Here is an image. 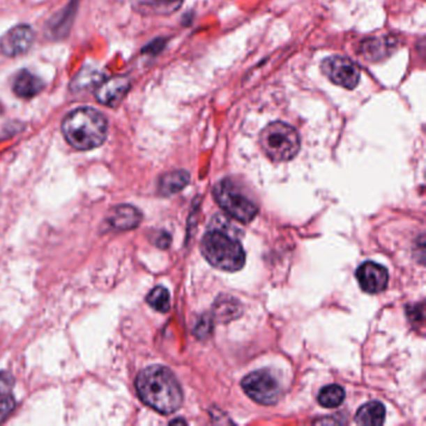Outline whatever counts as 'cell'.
I'll return each instance as SVG.
<instances>
[{
  "instance_id": "2e32d148",
  "label": "cell",
  "mask_w": 426,
  "mask_h": 426,
  "mask_svg": "<svg viewBox=\"0 0 426 426\" xmlns=\"http://www.w3.org/2000/svg\"><path fill=\"white\" fill-rule=\"evenodd\" d=\"M104 80V74L102 70L96 69L93 66L83 68L80 72L73 79L70 89L74 93L79 91H91L93 88H98Z\"/></svg>"
},
{
  "instance_id": "ac0fdd59",
  "label": "cell",
  "mask_w": 426,
  "mask_h": 426,
  "mask_svg": "<svg viewBox=\"0 0 426 426\" xmlns=\"http://www.w3.org/2000/svg\"><path fill=\"white\" fill-rule=\"evenodd\" d=\"M190 181L189 173L185 170H175L168 174L162 175L159 183V192L162 195H173L183 190Z\"/></svg>"
},
{
  "instance_id": "cb8c5ba5",
  "label": "cell",
  "mask_w": 426,
  "mask_h": 426,
  "mask_svg": "<svg viewBox=\"0 0 426 426\" xmlns=\"http://www.w3.org/2000/svg\"><path fill=\"white\" fill-rule=\"evenodd\" d=\"M186 424L185 421L184 420H174V421H172V423H170V424Z\"/></svg>"
},
{
  "instance_id": "4fadbf2b",
  "label": "cell",
  "mask_w": 426,
  "mask_h": 426,
  "mask_svg": "<svg viewBox=\"0 0 426 426\" xmlns=\"http://www.w3.org/2000/svg\"><path fill=\"white\" fill-rule=\"evenodd\" d=\"M14 93L23 99H31L38 96L44 89V83L40 78L28 70H22L17 75L13 84Z\"/></svg>"
},
{
  "instance_id": "8992f818",
  "label": "cell",
  "mask_w": 426,
  "mask_h": 426,
  "mask_svg": "<svg viewBox=\"0 0 426 426\" xmlns=\"http://www.w3.org/2000/svg\"><path fill=\"white\" fill-rule=\"evenodd\" d=\"M241 388L252 400L261 405H274L282 395V386L271 370H257L246 375Z\"/></svg>"
},
{
  "instance_id": "e0dca14e",
  "label": "cell",
  "mask_w": 426,
  "mask_h": 426,
  "mask_svg": "<svg viewBox=\"0 0 426 426\" xmlns=\"http://www.w3.org/2000/svg\"><path fill=\"white\" fill-rule=\"evenodd\" d=\"M213 312H214V317L219 321L225 323V321H230L233 319L239 318L243 309H241V304L239 301H236L229 295H222L218 301H215Z\"/></svg>"
},
{
  "instance_id": "ba28073f",
  "label": "cell",
  "mask_w": 426,
  "mask_h": 426,
  "mask_svg": "<svg viewBox=\"0 0 426 426\" xmlns=\"http://www.w3.org/2000/svg\"><path fill=\"white\" fill-rule=\"evenodd\" d=\"M360 288L367 294H379L383 293L388 282L389 274L384 266L376 264L374 261H365L359 266L355 273Z\"/></svg>"
},
{
  "instance_id": "9a60e30c",
  "label": "cell",
  "mask_w": 426,
  "mask_h": 426,
  "mask_svg": "<svg viewBox=\"0 0 426 426\" xmlns=\"http://www.w3.org/2000/svg\"><path fill=\"white\" fill-rule=\"evenodd\" d=\"M385 406L380 402H366L355 415V423L359 425L380 426L384 424Z\"/></svg>"
},
{
  "instance_id": "5b68a950",
  "label": "cell",
  "mask_w": 426,
  "mask_h": 426,
  "mask_svg": "<svg viewBox=\"0 0 426 426\" xmlns=\"http://www.w3.org/2000/svg\"><path fill=\"white\" fill-rule=\"evenodd\" d=\"M213 194L222 211L238 222L248 224L258 214V205L250 197L246 195V192L241 186L236 184V181L222 179L214 186Z\"/></svg>"
},
{
  "instance_id": "603a6c76",
  "label": "cell",
  "mask_w": 426,
  "mask_h": 426,
  "mask_svg": "<svg viewBox=\"0 0 426 426\" xmlns=\"http://www.w3.org/2000/svg\"><path fill=\"white\" fill-rule=\"evenodd\" d=\"M170 243H172V238H170V235L168 233H165V231H162L159 236L156 238L155 244L158 248H162V249H167L170 245Z\"/></svg>"
},
{
  "instance_id": "d6986e66",
  "label": "cell",
  "mask_w": 426,
  "mask_h": 426,
  "mask_svg": "<svg viewBox=\"0 0 426 426\" xmlns=\"http://www.w3.org/2000/svg\"><path fill=\"white\" fill-rule=\"evenodd\" d=\"M345 399V391L339 385H329L321 389L318 395V402L324 408H337Z\"/></svg>"
},
{
  "instance_id": "44dd1931",
  "label": "cell",
  "mask_w": 426,
  "mask_h": 426,
  "mask_svg": "<svg viewBox=\"0 0 426 426\" xmlns=\"http://www.w3.org/2000/svg\"><path fill=\"white\" fill-rule=\"evenodd\" d=\"M14 386V379L9 372H0V396L10 395Z\"/></svg>"
},
{
  "instance_id": "5bb4252c",
  "label": "cell",
  "mask_w": 426,
  "mask_h": 426,
  "mask_svg": "<svg viewBox=\"0 0 426 426\" xmlns=\"http://www.w3.org/2000/svg\"><path fill=\"white\" fill-rule=\"evenodd\" d=\"M181 4L183 0H134V8L145 15H169Z\"/></svg>"
},
{
  "instance_id": "7c38bea8",
  "label": "cell",
  "mask_w": 426,
  "mask_h": 426,
  "mask_svg": "<svg viewBox=\"0 0 426 426\" xmlns=\"http://www.w3.org/2000/svg\"><path fill=\"white\" fill-rule=\"evenodd\" d=\"M109 222L116 230H130L142 222V213L132 205H119L112 211Z\"/></svg>"
},
{
  "instance_id": "7a4b0ae2",
  "label": "cell",
  "mask_w": 426,
  "mask_h": 426,
  "mask_svg": "<svg viewBox=\"0 0 426 426\" xmlns=\"http://www.w3.org/2000/svg\"><path fill=\"white\" fill-rule=\"evenodd\" d=\"M61 132L73 148L91 151L104 143L108 134V121L96 109H75L63 121Z\"/></svg>"
},
{
  "instance_id": "3957f363",
  "label": "cell",
  "mask_w": 426,
  "mask_h": 426,
  "mask_svg": "<svg viewBox=\"0 0 426 426\" xmlns=\"http://www.w3.org/2000/svg\"><path fill=\"white\" fill-rule=\"evenodd\" d=\"M200 249L214 268L222 271H241L245 264V252L241 241L224 229H211L205 233Z\"/></svg>"
},
{
  "instance_id": "7402d4cb",
  "label": "cell",
  "mask_w": 426,
  "mask_h": 426,
  "mask_svg": "<svg viewBox=\"0 0 426 426\" xmlns=\"http://www.w3.org/2000/svg\"><path fill=\"white\" fill-rule=\"evenodd\" d=\"M14 405H15V402L12 395L0 396V423L10 414V411L14 409Z\"/></svg>"
},
{
  "instance_id": "9c48e42d",
  "label": "cell",
  "mask_w": 426,
  "mask_h": 426,
  "mask_svg": "<svg viewBox=\"0 0 426 426\" xmlns=\"http://www.w3.org/2000/svg\"><path fill=\"white\" fill-rule=\"evenodd\" d=\"M34 38V31L29 25H18L1 38L0 50L6 56L24 54L33 45Z\"/></svg>"
},
{
  "instance_id": "8fae6325",
  "label": "cell",
  "mask_w": 426,
  "mask_h": 426,
  "mask_svg": "<svg viewBox=\"0 0 426 426\" xmlns=\"http://www.w3.org/2000/svg\"><path fill=\"white\" fill-rule=\"evenodd\" d=\"M396 47V39L390 36H375L361 43L360 53L365 59L372 61H383Z\"/></svg>"
},
{
  "instance_id": "277c9868",
  "label": "cell",
  "mask_w": 426,
  "mask_h": 426,
  "mask_svg": "<svg viewBox=\"0 0 426 426\" xmlns=\"http://www.w3.org/2000/svg\"><path fill=\"white\" fill-rule=\"evenodd\" d=\"M259 143L271 162H284L294 159L301 151V137L293 126L274 121L260 132Z\"/></svg>"
},
{
  "instance_id": "ffe728a7",
  "label": "cell",
  "mask_w": 426,
  "mask_h": 426,
  "mask_svg": "<svg viewBox=\"0 0 426 426\" xmlns=\"http://www.w3.org/2000/svg\"><path fill=\"white\" fill-rule=\"evenodd\" d=\"M146 303L149 305L159 312H167L170 309V294H169L168 289L164 287H156L153 289L148 298Z\"/></svg>"
},
{
  "instance_id": "6da1fadb",
  "label": "cell",
  "mask_w": 426,
  "mask_h": 426,
  "mask_svg": "<svg viewBox=\"0 0 426 426\" xmlns=\"http://www.w3.org/2000/svg\"><path fill=\"white\" fill-rule=\"evenodd\" d=\"M137 391L143 402L160 414H172L183 404L181 384L165 366H149L137 378Z\"/></svg>"
},
{
  "instance_id": "52a82bcc",
  "label": "cell",
  "mask_w": 426,
  "mask_h": 426,
  "mask_svg": "<svg viewBox=\"0 0 426 426\" xmlns=\"http://www.w3.org/2000/svg\"><path fill=\"white\" fill-rule=\"evenodd\" d=\"M321 72L331 83L353 91L359 84L360 69L355 63L340 55H333L321 63Z\"/></svg>"
},
{
  "instance_id": "30bf717a",
  "label": "cell",
  "mask_w": 426,
  "mask_h": 426,
  "mask_svg": "<svg viewBox=\"0 0 426 426\" xmlns=\"http://www.w3.org/2000/svg\"><path fill=\"white\" fill-rule=\"evenodd\" d=\"M129 89L130 80L126 77H114L109 80H102V84L96 88V99L102 105L114 108L121 104Z\"/></svg>"
}]
</instances>
